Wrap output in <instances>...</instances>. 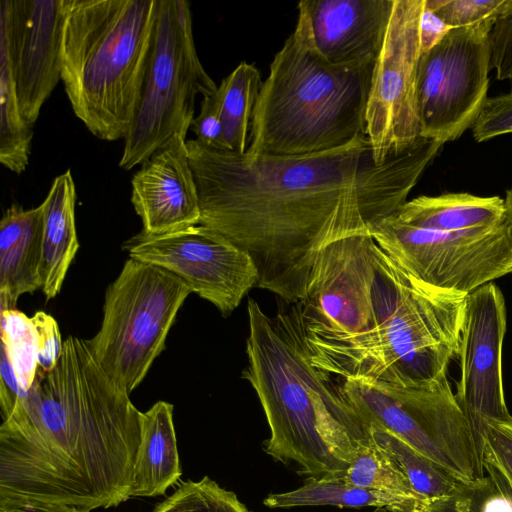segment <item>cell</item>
Returning a JSON list of instances; mask_svg holds the SVG:
<instances>
[{
  "label": "cell",
  "instance_id": "obj_1",
  "mask_svg": "<svg viewBox=\"0 0 512 512\" xmlns=\"http://www.w3.org/2000/svg\"><path fill=\"white\" fill-rule=\"evenodd\" d=\"M199 225L246 252L256 287L303 301L314 261L329 243L370 233L407 202L442 143L421 137L378 165L369 138L303 155L251 157L186 141Z\"/></svg>",
  "mask_w": 512,
  "mask_h": 512
},
{
  "label": "cell",
  "instance_id": "obj_2",
  "mask_svg": "<svg viewBox=\"0 0 512 512\" xmlns=\"http://www.w3.org/2000/svg\"><path fill=\"white\" fill-rule=\"evenodd\" d=\"M104 373L86 340L69 336L0 426V497L89 511L130 498L141 412Z\"/></svg>",
  "mask_w": 512,
  "mask_h": 512
},
{
  "label": "cell",
  "instance_id": "obj_3",
  "mask_svg": "<svg viewBox=\"0 0 512 512\" xmlns=\"http://www.w3.org/2000/svg\"><path fill=\"white\" fill-rule=\"evenodd\" d=\"M248 364L242 372L264 410L265 452L308 478H341L372 438L369 425L331 375L309 360L296 316L280 308L269 317L247 303Z\"/></svg>",
  "mask_w": 512,
  "mask_h": 512
},
{
  "label": "cell",
  "instance_id": "obj_4",
  "mask_svg": "<svg viewBox=\"0 0 512 512\" xmlns=\"http://www.w3.org/2000/svg\"><path fill=\"white\" fill-rule=\"evenodd\" d=\"M373 64L337 66L317 51L305 13L261 83L245 154L303 155L366 135ZM367 136V135H366Z\"/></svg>",
  "mask_w": 512,
  "mask_h": 512
},
{
  "label": "cell",
  "instance_id": "obj_5",
  "mask_svg": "<svg viewBox=\"0 0 512 512\" xmlns=\"http://www.w3.org/2000/svg\"><path fill=\"white\" fill-rule=\"evenodd\" d=\"M158 0H68L61 80L96 138L125 139L147 67Z\"/></svg>",
  "mask_w": 512,
  "mask_h": 512
},
{
  "label": "cell",
  "instance_id": "obj_6",
  "mask_svg": "<svg viewBox=\"0 0 512 512\" xmlns=\"http://www.w3.org/2000/svg\"><path fill=\"white\" fill-rule=\"evenodd\" d=\"M217 88L196 51L190 2L158 0L140 98L119 166L130 170L174 137L186 139L196 97Z\"/></svg>",
  "mask_w": 512,
  "mask_h": 512
},
{
  "label": "cell",
  "instance_id": "obj_7",
  "mask_svg": "<svg viewBox=\"0 0 512 512\" xmlns=\"http://www.w3.org/2000/svg\"><path fill=\"white\" fill-rule=\"evenodd\" d=\"M190 293L174 274L131 257L106 289L101 327L86 342L104 373L128 394L164 350Z\"/></svg>",
  "mask_w": 512,
  "mask_h": 512
},
{
  "label": "cell",
  "instance_id": "obj_8",
  "mask_svg": "<svg viewBox=\"0 0 512 512\" xmlns=\"http://www.w3.org/2000/svg\"><path fill=\"white\" fill-rule=\"evenodd\" d=\"M340 386L368 425L395 435L462 483L484 476L470 423L447 376L417 387L359 380H343Z\"/></svg>",
  "mask_w": 512,
  "mask_h": 512
},
{
  "label": "cell",
  "instance_id": "obj_9",
  "mask_svg": "<svg viewBox=\"0 0 512 512\" xmlns=\"http://www.w3.org/2000/svg\"><path fill=\"white\" fill-rule=\"evenodd\" d=\"M378 246L411 278L429 288L469 295L512 273V227L463 231L410 226L393 215L370 231Z\"/></svg>",
  "mask_w": 512,
  "mask_h": 512
},
{
  "label": "cell",
  "instance_id": "obj_10",
  "mask_svg": "<svg viewBox=\"0 0 512 512\" xmlns=\"http://www.w3.org/2000/svg\"><path fill=\"white\" fill-rule=\"evenodd\" d=\"M494 22L453 28L420 55L416 97L421 137L444 144L473 126L487 99L488 37Z\"/></svg>",
  "mask_w": 512,
  "mask_h": 512
},
{
  "label": "cell",
  "instance_id": "obj_11",
  "mask_svg": "<svg viewBox=\"0 0 512 512\" xmlns=\"http://www.w3.org/2000/svg\"><path fill=\"white\" fill-rule=\"evenodd\" d=\"M424 4L425 0H394L384 41L373 64L366 135L378 165L421 138L416 85Z\"/></svg>",
  "mask_w": 512,
  "mask_h": 512
},
{
  "label": "cell",
  "instance_id": "obj_12",
  "mask_svg": "<svg viewBox=\"0 0 512 512\" xmlns=\"http://www.w3.org/2000/svg\"><path fill=\"white\" fill-rule=\"evenodd\" d=\"M379 262L380 247L370 233L343 237L322 248L305 299L291 304L300 324L342 334L375 328Z\"/></svg>",
  "mask_w": 512,
  "mask_h": 512
},
{
  "label": "cell",
  "instance_id": "obj_13",
  "mask_svg": "<svg viewBox=\"0 0 512 512\" xmlns=\"http://www.w3.org/2000/svg\"><path fill=\"white\" fill-rule=\"evenodd\" d=\"M129 257L158 266L180 278L199 297L229 316L257 285L251 257L202 225L168 234L143 232L124 243Z\"/></svg>",
  "mask_w": 512,
  "mask_h": 512
},
{
  "label": "cell",
  "instance_id": "obj_14",
  "mask_svg": "<svg viewBox=\"0 0 512 512\" xmlns=\"http://www.w3.org/2000/svg\"><path fill=\"white\" fill-rule=\"evenodd\" d=\"M506 308L500 288L487 283L467 295L458 350L456 400L467 417L482 457V429L488 420H507L502 349Z\"/></svg>",
  "mask_w": 512,
  "mask_h": 512
},
{
  "label": "cell",
  "instance_id": "obj_15",
  "mask_svg": "<svg viewBox=\"0 0 512 512\" xmlns=\"http://www.w3.org/2000/svg\"><path fill=\"white\" fill-rule=\"evenodd\" d=\"M68 0H1L0 45L7 50L19 108L31 126L61 80Z\"/></svg>",
  "mask_w": 512,
  "mask_h": 512
},
{
  "label": "cell",
  "instance_id": "obj_16",
  "mask_svg": "<svg viewBox=\"0 0 512 512\" xmlns=\"http://www.w3.org/2000/svg\"><path fill=\"white\" fill-rule=\"evenodd\" d=\"M131 202L146 235L157 236L199 224L200 206L186 140L174 137L157 149L131 180Z\"/></svg>",
  "mask_w": 512,
  "mask_h": 512
},
{
  "label": "cell",
  "instance_id": "obj_17",
  "mask_svg": "<svg viewBox=\"0 0 512 512\" xmlns=\"http://www.w3.org/2000/svg\"><path fill=\"white\" fill-rule=\"evenodd\" d=\"M394 0H302L313 43L330 64H374Z\"/></svg>",
  "mask_w": 512,
  "mask_h": 512
},
{
  "label": "cell",
  "instance_id": "obj_18",
  "mask_svg": "<svg viewBox=\"0 0 512 512\" xmlns=\"http://www.w3.org/2000/svg\"><path fill=\"white\" fill-rule=\"evenodd\" d=\"M43 205L13 203L0 221V310H15L18 298L42 288Z\"/></svg>",
  "mask_w": 512,
  "mask_h": 512
},
{
  "label": "cell",
  "instance_id": "obj_19",
  "mask_svg": "<svg viewBox=\"0 0 512 512\" xmlns=\"http://www.w3.org/2000/svg\"><path fill=\"white\" fill-rule=\"evenodd\" d=\"M76 189L71 171L56 176L43 205L42 291L48 300L61 290L79 249L75 226Z\"/></svg>",
  "mask_w": 512,
  "mask_h": 512
},
{
  "label": "cell",
  "instance_id": "obj_20",
  "mask_svg": "<svg viewBox=\"0 0 512 512\" xmlns=\"http://www.w3.org/2000/svg\"><path fill=\"white\" fill-rule=\"evenodd\" d=\"M141 441L136 456L130 497L163 495L181 476L173 405L156 402L141 412Z\"/></svg>",
  "mask_w": 512,
  "mask_h": 512
},
{
  "label": "cell",
  "instance_id": "obj_21",
  "mask_svg": "<svg viewBox=\"0 0 512 512\" xmlns=\"http://www.w3.org/2000/svg\"><path fill=\"white\" fill-rule=\"evenodd\" d=\"M505 200L469 193L419 196L393 215L398 221L424 229L454 232L493 226L506 218Z\"/></svg>",
  "mask_w": 512,
  "mask_h": 512
},
{
  "label": "cell",
  "instance_id": "obj_22",
  "mask_svg": "<svg viewBox=\"0 0 512 512\" xmlns=\"http://www.w3.org/2000/svg\"><path fill=\"white\" fill-rule=\"evenodd\" d=\"M429 503L425 499L361 488L341 478H308L300 488L270 494L264 500V504L269 508L320 505L348 508L373 506L390 512H423Z\"/></svg>",
  "mask_w": 512,
  "mask_h": 512
},
{
  "label": "cell",
  "instance_id": "obj_23",
  "mask_svg": "<svg viewBox=\"0 0 512 512\" xmlns=\"http://www.w3.org/2000/svg\"><path fill=\"white\" fill-rule=\"evenodd\" d=\"M261 83L257 67L243 61L218 86L216 96L226 150L246 152L249 123Z\"/></svg>",
  "mask_w": 512,
  "mask_h": 512
},
{
  "label": "cell",
  "instance_id": "obj_24",
  "mask_svg": "<svg viewBox=\"0 0 512 512\" xmlns=\"http://www.w3.org/2000/svg\"><path fill=\"white\" fill-rule=\"evenodd\" d=\"M373 441L398 464L413 489L429 502L452 495L461 483L439 464L390 432L369 425Z\"/></svg>",
  "mask_w": 512,
  "mask_h": 512
},
{
  "label": "cell",
  "instance_id": "obj_25",
  "mask_svg": "<svg viewBox=\"0 0 512 512\" xmlns=\"http://www.w3.org/2000/svg\"><path fill=\"white\" fill-rule=\"evenodd\" d=\"M33 126L23 118L17 98L10 59L0 45V162L20 174L28 166Z\"/></svg>",
  "mask_w": 512,
  "mask_h": 512
},
{
  "label": "cell",
  "instance_id": "obj_26",
  "mask_svg": "<svg viewBox=\"0 0 512 512\" xmlns=\"http://www.w3.org/2000/svg\"><path fill=\"white\" fill-rule=\"evenodd\" d=\"M341 479L365 489L425 499L413 489L395 460L373 439L358 451Z\"/></svg>",
  "mask_w": 512,
  "mask_h": 512
},
{
  "label": "cell",
  "instance_id": "obj_27",
  "mask_svg": "<svg viewBox=\"0 0 512 512\" xmlns=\"http://www.w3.org/2000/svg\"><path fill=\"white\" fill-rule=\"evenodd\" d=\"M488 476L460 483L457 490L430 502L423 512H512V490L492 469Z\"/></svg>",
  "mask_w": 512,
  "mask_h": 512
},
{
  "label": "cell",
  "instance_id": "obj_28",
  "mask_svg": "<svg viewBox=\"0 0 512 512\" xmlns=\"http://www.w3.org/2000/svg\"><path fill=\"white\" fill-rule=\"evenodd\" d=\"M1 350L14 369L20 388L26 393L38 371V343L35 326L26 314L1 311Z\"/></svg>",
  "mask_w": 512,
  "mask_h": 512
},
{
  "label": "cell",
  "instance_id": "obj_29",
  "mask_svg": "<svg viewBox=\"0 0 512 512\" xmlns=\"http://www.w3.org/2000/svg\"><path fill=\"white\" fill-rule=\"evenodd\" d=\"M153 512H251L235 493L205 476L199 481L181 482L175 492Z\"/></svg>",
  "mask_w": 512,
  "mask_h": 512
},
{
  "label": "cell",
  "instance_id": "obj_30",
  "mask_svg": "<svg viewBox=\"0 0 512 512\" xmlns=\"http://www.w3.org/2000/svg\"><path fill=\"white\" fill-rule=\"evenodd\" d=\"M510 0H425V5L452 28L496 20Z\"/></svg>",
  "mask_w": 512,
  "mask_h": 512
},
{
  "label": "cell",
  "instance_id": "obj_31",
  "mask_svg": "<svg viewBox=\"0 0 512 512\" xmlns=\"http://www.w3.org/2000/svg\"><path fill=\"white\" fill-rule=\"evenodd\" d=\"M482 462L483 468L494 470L512 490V417L484 424Z\"/></svg>",
  "mask_w": 512,
  "mask_h": 512
},
{
  "label": "cell",
  "instance_id": "obj_32",
  "mask_svg": "<svg viewBox=\"0 0 512 512\" xmlns=\"http://www.w3.org/2000/svg\"><path fill=\"white\" fill-rule=\"evenodd\" d=\"M472 128L477 142L512 133V93L487 97Z\"/></svg>",
  "mask_w": 512,
  "mask_h": 512
},
{
  "label": "cell",
  "instance_id": "obj_33",
  "mask_svg": "<svg viewBox=\"0 0 512 512\" xmlns=\"http://www.w3.org/2000/svg\"><path fill=\"white\" fill-rule=\"evenodd\" d=\"M490 69L498 80L512 78V0L495 20L488 37Z\"/></svg>",
  "mask_w": 512,
  "mask_h": 512
},
{
  "label": "cell",
  "instance_id": "obj_34",
  "mask_svg": "<svg viewBox=\"0 0 512 512\" xmlns=\"http://www.w3.org/2000/svg\"><path fill=\"white\" fill-rule=\"evenodd\" d=\"M31 320L37 333L38 370L50 372L57 366L63 348L58 324L51 315L43 311L36 312Z\"/></svg>",
  "mask_w": 512,
  "mask_h": 512
},
{
  "label": "cell",
  "instance_id": "obj_35",
  "mask_svg": "<svg viewBox=\"0 0 512 512\" xmlns=\"http://www.w3.org/2000/svg\"><path fill=\"white\" fill-rule=\"evenodd\" d=\"M196 140L206 147L226 150L219 102L216 92L202 98L200 113L190 126Z\"/></svg>",
  "mask_w": 512,
  "mask_h": 512
},
{
  "label": "cell",
  "instance_id": "obj_36",
  "mask_svg": "<svg viewBox=\"0 0 512 512\" xmlns=\"http://www.w3.org/2000/svg\"><path fill=\"white\" fill-rule=\"evenodd\" d=\"M0 373V407L3 419L12 412L25 392L20 388L14 369L3 350H1Z\"/></svg>",
  "mask_w": 512,
  "mask_h": 512
},
{
  "label": "cell",
  "instance_id": "obj_37",
  "mask_svg": "<svg viewBox=\"0 0 512 512\" xmlns=\"http://www.w3.org/2000/svg\"><path fill=\"white\" fill-rule=\"evenodd\" d=\"M0 512H90L87 509L30 498L0 497Z\"/></svg>",
  "mask_w": 512,
  "mask_h": 512
},
{
  "label": "cell",
  "instance_id": "obj_38",
  "mask_svg": "<svg viewBox=\"0 0 512 512\" xmlns=\"http://www.w3.org/2000/svg\"><path fill=\"white\" fill-rule=\"evenodd\" d=\"M453 29L424 4L419 23L421 54L435 47Z\"/></svg>",
  "mask_w": 512,
  "mask_h": 512
},
{
  "label": "cell",
  "instance_id": "obj_39",
  "mask_svg": "<svg viewBox=\"0 0 512 512\" xmlns=\"http://www.w3.org/2000/svg\"><path fill=\"white\" fill-rule=\"evenodd\" d=\"M504 200L506 205L507 217L512 227V187L509 190H507L506 197Z\"/></svg>",
  "mask_w": 512,
  "mask_h": 512
},
{
  "label": "cell",
  "instance_id": "obj_40",
  "mask_svg": "<svg viewBox=\"0 0 512 512\" xmlns=\"http://www.w3.org/2000/svg\"><path fill=\"white\" fill-rule=\"evenodd\" d=\"M374 512H390L384 508H377Z\"/></svg>",
  "mask_w": 512,
  "mask_h": 512
}]
</instances>
